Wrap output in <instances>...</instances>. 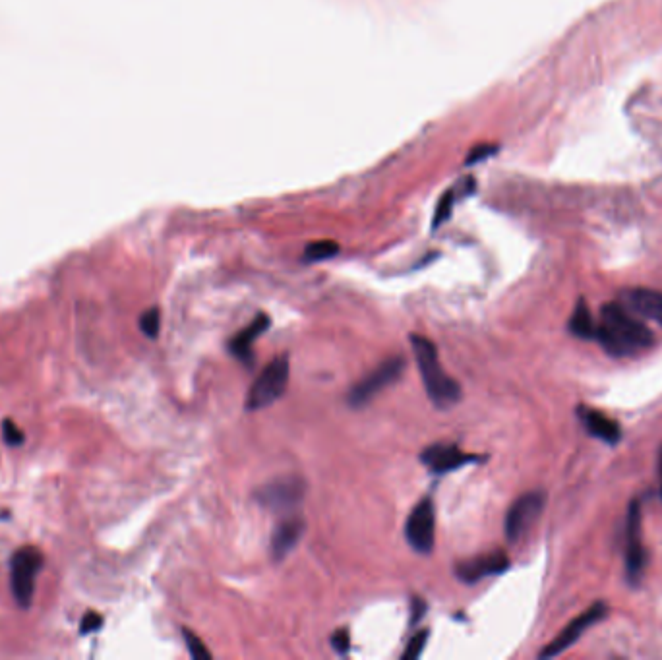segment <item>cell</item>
<instances>
[{
  "instance_id": "obj_1",
  "label": "cell",
  "mask_w": 662,
  "mask_h": 660,
  "mask_svg": "<svg viewBox=\"0 0 662 660\" xmlns=\"http://www.w3.org/2000/svg\"><path fill=\"white\" fill-rule=\"evenodd\" d=\"M595 339L612 357H630L653 345L651 330L635 318L626 304L620 302H608L602 306Z\"/></svg>"
},
{
  "instance_id": "obj_2",
  "label": "cell",
  "mask_w": 662,
  "mask_h": 660,
  "mask_svg": "<svg viewBox=\"0 0 662 660\" xmlns=\"http://www.w3.org/2000/svg\"><path fill=\"white\" fill-rule=\"evenodd\" d=\"M411 347L430 401L438 409H450L455 403H459L461 388L457 380H453L452 376L442 368L436 345L428 337L413 333Z\"/></svg>"
},
{
  "instance_id": "obj_3",
  "label": "cell",
  "mask_w": 662,
  "mask_h": 660,
  "mask_svg": "<svg viewBox=\"0 0 662 660\" xmlns=\"http://www.w3.org/2000/svg\"><path fill=\"white\" fill-rule=\"evenodd\" d=\"M43 554L35 546H22L10 560V587L14 600L22 608H30L35 595V581L43 570Z\"/></svg>"
},
{
  "instance_id": "obj_4",
  "label": "cell",
  "mask_w": 662,
  "mask_h": 660,
  "mask_svg": "<svg viewBox=\"0 0 662 660\" xmlns=\"http://www.w3.org/2000/svg\"><path fill=\"white\" fill-rule=\"evenodd\" d=\"M289 357H277L262 370V374L256 378L252 388L246 395V411H260L273 405L289 384Z\"/></svg>"
},
{
  "instance_id": "obj_5",
  "label": "cell",
  "mask_w": 662,
  "mask_h": 660,
  "mask_svg": "<svg viewBox=\"0 0 662 660\" xmlns=\"http://www.w3.org/2000/svg\"><path fill=\"white\" fill-rule=\"evenodd\" d=\"M405 370V359L403 357H390L380 362L370 374H366L359 380L347 395V401L351 407H364L370 403L380 391L386 390L388 386L395 384L399 376Z\"/></svg>"
},
{
  "instance_id": "obj_6",
  "label": "cell",
  "mask_w": 662,
  "mask_h": 660,
  "mask_svg": "<svg viewBox=\"0 0 662 660\" xmlns=\"http://www.w3.org/2000/svg\"><path fill=\"white\" fill-rule=\"evenodd\" d=\"M405 539L419 554H430L436 540V510L430 498L421 500L409 513L405 523Z\"/></svg>"
},
{
  "instance_id": "obj_7",
  "label": "cell",
  "mask_w": 662,
  "mask_h": 660,
  "mask_svg": "<svg viewBox=\"0 0 662 660\" xmlns=\"http://www.w3.org/2000/svg\"><path fill=\"white\" fill-rule=\"evenodd\" d=\"M304 498V482L297 477L271 480L256 492L260 506L277 513H289L301 506Z\"/></svg>"
},
{
  "instance_id": "obj_8",
  "label": "cell",
  "mask_w": 662,
  "mask_h": 660,
  "mask_svg": "<svg viewBox=\"0 0 662 660\" xmlns=\"http://www.w3.org/2000/svg\"><path fill=\"white\" fill-rule=\"evenodd\" d=\"M606 614H608V604L602 602V600L595 602L591 608H587L581 616H577L573 622H570L556 639H552V641L544 647V651H542L539 657H541V659H552V657L562 655L566 649L572 647L573 643H575L585 631L589 630L591 626H595L597 622L604 620Z\"/></svg>"
},
{
  "instance_id": "obj_9",
  "label": "cell",
  "mask_w": 662,
  "mask_h": 660,
  "mask_svg": "<svg viewBox=\"0 0 662 660\" xmlns=\"http://www.w3.org/2000/svg\"><path fill=\"white\" fill-rule=\"evenodd\" d=\"M542 510H544V494L539 490L527 492L521 498H517L506 515L504 531L508 540L517 542L521 539L535 525Z\"/></svg>"
},
{
  "instance_id": "obj_10",
  "label": "cell",
  "mask_w": 662,
  "mask_h": 660,
  "mask_svg": "<svg viewBox=\"0 0 662 660\" xmlns=\"http://www.w3.org/2000/svg\"><path fill=\"white\" fill-rule=\"evenodd\" d=\"M647 564L643 540H641V504L633 500L626 519V573L632 585H637Z\"/></svg>"
},
{
  "instance_id": "obj_11",
  "label": "cell",
  "mask_w": 662,
  "mask_h": 660,
  "mask_svg": "<svg viewBox=\"0 0 662 660\" xmlns=\"http://www.w3.org/2000/svg\"><path fill=\"white\" fill-rule=\"evenodd\" d=\"M475 461H479L477 455L465 453L455 444H432L421 453L422 465L434 475H446Z\"/></svg>"
},
{
  "instance_id": "obj_12",
  "label": "cell",
  "mask_w": 662,
  "mask_h": 660,
  "mask_svg": "<svg viewBox=\"0 0 662 660\" xmlns=\"http://www.w3.org/2000/svg\"><path fill=\"white\" fill-rule=\"evenodd\" d=\"M510 568V558L502 552V550H494L490 554H482L477 558L459 562L455 566V575L463 581V583H477L484 577L490 575H500Z\"/></svg>"
},
{
  "instance_id": "obj_13",
  "label": "cell",
  "mask_w": 662,
  "mask_h": 660,
  "mask_svg": "<svg viewBox=\"0 0 662 660\" xmlns=\"http://www.w3.org/2000/svg\"><path fill=\"white\" fill-rule=\"evenodd\" d=\"M271 320L268 314H258L244 330L239 331L229 343L227 349L229 353L237 360H241L244 366L254 364V353H252V343L270 328Z\"/></svg>"
},
{
  "instance_id": "obj_14",
  "label": "cell",
  "mask_w": 662,
  "mask_h": 660,
  "mask_svg": "<svg viewBox=\"0 0 662 660\" xmlns=\"http://www.w3.org/2000/svg\"><path fill=\"white\" fill-rule=\"evenodd\" d=\"M577 417L581 420V424L585 426V430L597 438V440H602L610 446L618 444L622 440V428L620 424L614 419H610L608 415H604L601 411L597 409H591V407H579L577 409Z\"/></svg>"
},
{
  "instance_id": "obj_15",
  "label": "cell",
  "mask_w": 662,
  "mask_h": 660,
  "mask_svg": "<svg viewBox=\"0 0 662 660\" xmlns=\"http://www.w3.org/2000/svg\"><path fill=\"white\" fill-rule=\"evenodd\" d=\"M304 535V519L291 515L285 517L277 529L273 531V539H271V554L275 560L285 558L295 546L297 542L302 539Z\"/></svg>"
},
{
  "instance_id": "obj_16",
  "label": "cell",
  "mask_w": 662,
  "mask_h": 660,
  "mask_svg": "<svg viewBox=\"0 0 662 660\" xmlns=\"http://www.w3.org/2000/svg\"><path fill=\"white\" fill-rule=\"evenodd\" d=\"M624 302L626 306L647 318L653 320L662 326V293L661 291H653V289H630L624 293Z\"/></svg>"
},
{
  "instance_id": "obj_17",
  "label": "cell",
  "mask_w": 662,
  "mask_h": 660,
  "mask_svg": "<svg viewBox=\"0 0 662 660\" xmlns=\"http://www.w3.org/2000/svg\"><path fill=\"white\" fill-rule=\"evenodd\" d=\"M570 331L579 339H595L597 335V322L591 316V310L585 300H579L575 304L572 318H570Z\"/></svg>"
},
{
  "instance_id": "obj_18",
  "label": "cell",
  "mask_w": 662,
  "mask_h": 660,
  "mask_svg": "<svg viewBox=\"0 0 662 660\" xmlns=\"http://www.w3.org/2000/svg\"><path fill=\"white\" fill-rule=\"evenodd\" d=\"M339 252V246L331 240H320L312 242L304 248V262H324L330 260Z\"/></svg>"
},
{
  "instance_id": "obj_19",
  "label": "cell",
  "mask_w": 662,
  "mask_h": 660,
  "mask_svg": "<svg viewBox=\"0 0 662 660\" xmlns=\"http://www.w3.org/2000/svg\"><path fill=\"white\" fill-rule=\"evenodd\" d=\"M467 190H463L461 188V184H457V186H453L452 190H448L446 194H444V198L438 202V208H436V213H434V229H438L448 217H450V213H452V208L453 204L457 202V198L461 196V194H465Z\"/></svg>"
},
{
  "instance_id": "obj_20",
  "label": "cell",
  "mask_w": 662,
  "mask_h": 660,
  "mask_svg": "<svg viewBox=\"0 0 662 660\" xmlns=\"http://www.w3.org/2000/svg\"><path fill=\"white\" fill-rule=\"evenodd\" d=\"M140 330H142V333L146 335V337H150V339H155L157 335H159V328H161V312H159V308H150V310H146L142 316H140Z\"/></svg>"
},
{
  "instance_id": "obj_21",
  "label": "cell",
  "mask_w": 662,
  "mask_h": 660,
  "mask_svg": "<svg viewBox=\"0 0 662 660\" xmlns=\"http://www.w3.org/2000/svg\"><path fill=\"white\" fill-rule=\"evenodd\" d=\"M182 635H184V643L188 647V653L190 657L196 660H211V653L208 651V647L192 633L190 630H182Z\"/></svg>"
},
{
  "instance_id": "obj_22",
  "label": "cell",
  "mask_w": 662,
  "mask_h": 660,
  "mask_svg": "<svg viewBox=\"0 0 662 660\" xmlns=\"http://www.w3.org/2000/svg\"><path fill=\"white\" fill-rule=\"evenodd\" d=\"M428 635H430V631L428 630L417 631V633H415V635L409 639V643H407V647H405V653L401 655V659H419V657L422 655V651H424V647H426Z\"/></svg>"
},
{
  "instance_id": "obj_23",
  "label": "cell",
  "mask_w": 662,
  "mask_h": 660,
  "mask_svg": "<svg viewBox=\"0 0 662 660\" xmlns=\"http://www.w3.org/2000/svg\"><path fill=\"white\" fill-rule=\"evenodd\" d=\"M2 436H4V442L8 446H22L24 440H26L24 432L12 420H4V424H2Z\"/></svg>"
},
{
  "instance_id": "obj_24",
  "label": "cell",
  "mask_w": 662,
  "mask_h": 660,
  "mask_svg": "<svg viewBox=\"0 0 662 660\" xmlns=\"http://www.w3.org/2000/svg\"><path fill=\"white\" fill-rule=\"evenodd\" d=\"M331 647L335 649L337 655H347L351 649V633L347 628H339L331 635Z\"/></svg>"
},
{
  "instance_id": "obj_25",
  "label": "cell",
  "mask_w": 662,
  "mask_h": 660,
  "mask_svg": "<svg viewBox=\"0 0 662 660\" xmlns=\"http://www.w3.org/2000/svg\"><path fill=\"white\" fill-rule=\"evenodd\" d=\"M103 626V616L97 614V612H88L84 618H82V624H80V630L86 635V633H91V631H97Z\"/></svg>"
},
{
  "instance_id": "obj_26",
  "label": "cell",
  "mask_w": 662,
  "mask_h": 660,
  "mask_svg": "<svg viewBox=\"0 0 662 660\" xmlns=\"http://www.w3.org/2000/svg\"><path fill=\"white\" fill-rule=\"evenodd\" d=\"M424 612H426V602L421 597H413V600H411V614H413L411 624H417L424 616Z\"/></svg>"
},
{
  "instance_id": "obj_27",
  "label": "cell",
  "mask_w": 662,
  "mask_h": 660,
  "mask_svg": "<svg viewBox=\"0 0 662 660\" xmlns=\"http://www.w3.org/2000/svg\"><path fill=\"white\" fill-rule=\"evenodd\" d=\"M659 475H661V498H662V450H661V459H659Z\"/></svg>"
}]
</instances>
